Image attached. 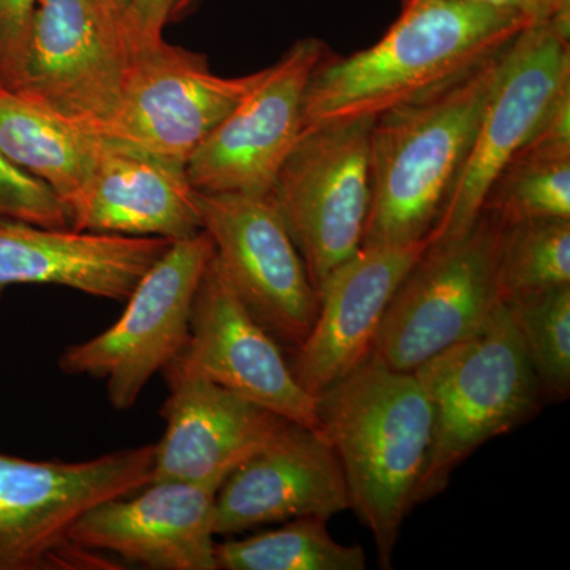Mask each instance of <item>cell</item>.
Returning a JSON list of instances; mask_svg holds the SVG:
<instances>
[{
	"label": "cell",
	"instance_id": "6da1fadb",
	"mask_svg": "<svg viewBox=\"0 0 570 570\" xmlns=\"http://www.w3.org/2000/svg\"><path fill=\"white\" fill-rule=\"evenodd\" d=\"M530 28L475 0H417L373 47L326 55L307 82L302 132L324 124L376 119L466 77Z\"/></svg>",
	"mask_w": 570,
	"mask_h": 570
},
{
	"label": "cell",
	"instance_id": "7a4b0ae2",
	"mask_svg": "<svg viewBox=\"0 0 570 570\" xmlns=\"http://www.w3.org/2000/svg\"><path fill=\"white\" fill-rule=\"evenodd\" d=\"M318 431L336 453L348 504L390 568L415 508L433 441V409L417 376L367 358L316 396Z\"/></svg>",
	"mask_w": 570,
	"mask_h": 570
},
{
	"label": "cell",
	"instance_id": "3957f363",
	"mask_svg": "<svg viewBox=\"0 0 570 570\" xmlns=\"http://www.w3.org/2000/svg\"><path fill=\"white\" fill-rule=\"evenodd\" d=\"M504 50L449 88L374 119L362 246L430 239L474 145Z\"/></svg>",
	"mask_w": 570,
	"mask_h": 570
},
{
	"label": "cell",
	"instance_id": "277c9868",
	"mask_svg": "<svg viewBox=\"0 0 570 570\" xmlns=\"http://www.w3.org/2000/svg\"><path fill=\"white\" fill-rule=\"evenodd\" d=\"M414 374L433 409V441L415 505L442 493L475 450L538 414L543 401L504 303Z\"/></svg>",
	"mask_w": 570,
	"mask_h": 570
},
{
	"label": "cell",
	"instance_id": "5b68a950",
	"mask_svg": "<svg viewBox=\"0 0 570 570\" xmlns=\"http://www.w3.org/2000/svg\"><path fill=\"white\" fill-rule=\"evenodd\" d=\"M154 444L86 461L28 460L0 452V570H116L71 540L82 513L151 483Z\"/></svg>",
	"mask_w": 570,
	"mask_h": 570
},
{
	"label": "cell",
	"instance_id": "8992f818",
	"mask_svg": "<svg viewBox=\"0 0 570 570\" xmlns=\"http://www.w3.org/2000/svg\"><path fill=\"white\" fill-rule=\"evenodd\" d=\"M502 227L482 213L461 238L428 246L390 299L371 360L414 373L482 326L501 303Z\"/></svg>",
	"mask_w": 570,
	"mask_h": 570
},
{
	"label": "cell",
	"instance_id": "52a82bcc",
	"mask_svg": "<svg viewBox=\"0 0 570 570\" xmlns=\"http://www.w3.org/2000/svg\"><path fill=\"white\" fill-rule=\"evenodd\" d=\"M373 122L354 119L302 132L269 193L317 295L326 277L363 245Z\"/></svg>",
	"mask_w": 570,
	"mask_h": 570
},
{
	"label": "cell",
	"instance_id": "ba28073f",
	"mask_svg": "<svg viewBox=\"0 0 570 570\" xmlns=\"http://www.w3.org/2000/svg\"><path fill=\"white\" fill-rule=\"evenodd\" d=\"M213 255L206 232L171 243L134 288L115 325L67 347L59 370L107 381L112 409L130 411L154 374L186 347L195 294Z\"/></svg>",
	"mask_w": 570,
	"mask_h": 570
},
{
	"label": "cell",
	"instance_id": "9c48e42d",
	"mask_svg": "<svg viewBox=\"0 0 570 570\" xmlns=\"http://www.w3.org/2000/svg\"><path fill=\"white\" fill-rule=\"evenodd\" d=\"M134 51L129 33L96 0H37L20 80L10 92L100 137Z\"/></svg>",
	"mask_w": 570,
	"mask_h": 570
},
{
	"label": "cell",
	"instance_id": "30bf717a",
	"mask_svg": "<svg viewBox=\"0 0 570 570\" xmlns=\"http://www.w3.org/2000/svg\"><path fill=\"white\" fill-rule=\"evenodd\" d=\"M570 86L569 31L530 26L502 52L501 71L466 164L431 232L430 246L461 238L482 213L494 179L521 151L551 105Z\"/></svg>",
	"mask_w": 570,
	"mask_h": 570
},
{
	"label": "cell",
	"instance_id": "8fae6325",
	"mask_svg": "<svg viewBox=\"0 0 570 570\" xmlns=\"http://www.w3.org/2000/svg\"><path fill=\"white\" fill-rule=\"evenodd\" d=\"M262 73L219 77L204 55L165 40L140 48L134 51L121 99L100 137L127 151L186 165Z\"/></svg>",
	"mask_w": 570,
	"mask_h": 570
},
{
	"label": "cell",
	"instance_id": "7c38bea8",
	"mask_svg": "<svg viewBox=\"0 0 570 570\" xmlns=\"http://www.w3.org/2000/svg\"><path fill=\"white\" fill-rule=\"evenodd\" d=\"M202 230L258 324L294 352L309 335L318 295L272 194L198 193Z\"/></svg>",
	"mask_w": 570,
	"mask_h": 570
},
{
	"label": "cell",
	"instance_id": "4fadbf2b",
	"mask_svg": "<svg viewBox=\"0 0 570 570\" xmlns=\"http://www.w3.org/2000/svg\"><path fill=\"white\" fill-rule=\"evenodd\" d=\"M328 55L322 40L296 41L264 69L253 91L195 149L186 164L198 193L269 194L302 135L311 75Z\"/></svg>",
	"mask_w": 570,
	"mask_h": 570
},
{
	"label": "cell",
	"instance_id": "5bb4252c",
	"mask_svg": "<svg viewBox=\"0 0 570 570\" xmlns=\"http://www.w3.org/2000/svg\"><path fill=\"white\" fill-rule=\"evenodd\" d=\"M179 370L209 379L298 425L318 430L316 397L296 381L283 347L250 314L217 261L206 266Z\"/></svg>",
	"mask_w": 570,
	"mask_h": 570
},
{
	"label": "cell",
	"instance_id": "9a60e30c",
	"mask_svg": "<svg viewBox=\"0 0 570 570\" xmlns=\"http://www.w3.org/2000/svg\"><path fill=\"white\" fill-rule=\"evenodd\" d=\"M160 409L164 436L154 444L151 482L220 489L224 480L272 444L291 420L209 381L168 365Z\"/></svg>",
	"mask_w": 570,
	"mask_h": 570
},
{
	"label": "cell",
	"instance_id": "2e32d148",
	"mask_svg": "<svg viewBox=\"0 0 570 570\" xmlns=\"http://www.w3.org/2000/svg\"><path fill=\"white\" fill-rule=\"evenodd\" d=\"M430 246H362L326 277L309 335L292 352L298 384L318 396L363 365L373 352L382 318L396 288Z\"/></svg>",
	"mask_w": 570,
	"mask_h": 570
},
{
	"label": "cell",
	"instance_id": "e0dca14e",
	"mask_svg": "<svg viewBox=\"0 0 570 570\" xmlns=\"http://www.w3.org/2000/svg\"><path fill=\"white\" fill-rule=\"evenodd\" d=\"M351 509L346 480L321 431L288 422L279 436L224 480L214 531L230 538L303 517L332 519Z\"/></svg>",
	"mask_w": 570,
	"mask_h": 570
},
{
	"label": "cell",
	"instance_id": "ac0fdd59",
	"mask_svg": "<svg viewBox=\"0 0 570 570\" xmlns=\"http://www.w3.org/2000/svg\"><path fill=\"white\" fill-rule=\"evenodd\" d=\"M216 494L217 489L197 483L151 482L137 497L108 499L82 513L71 540L145 569L219 570Z\"/></svg>",
	"mask_w": 570,
	"mask_h": 570
},
{
	"label": "cell",
	"instance_id": "d6986e66",
	"mask_svg": "<svg viewBox=\"0 0 570 570\" xmlns=\"http://www.w3.org/2000/svg\"><path fill=\"white\" fill-rule=\"evenodd\" d=\"M170 245L154 236L92 234L0 217V299L13 285H61L126 303Z\"/></svg>",
	"mask_w": 570,
	"mask_h": 570
},
{
	"label": "cell",
	"instance_id": "ffe728a7",
	"mask_svg": "<svg viewBox=\"0 0 570 570\" xmlns=\"http://www.w3.org/2000/svg\"><path fill=\"white\" fill-rule=\"evenodd\" d=\"M70 228L181 242L200 234L197 190L186 165L105 140L91 183L69 209Z\"/></svg>",
	"mask_w": 570,
	"mask_h": 570
},
{
	"label": "cell",
	"instance_id": "44dd1931",
	"mask_svg": "<svg viewBox=\"0 0 570 570\" xmlns=\"http://www.w3.org/2000/svg\"><path fill=\"white\" fill-rule=\"evenodd\" d=\"M105 140L0 88V149L71 206L91 183Z\"/></svg>",
	"mask_w": 570,
	"mask_h": 570
},
{
	"label": "cell",
	"instance_id": "7402d4cb",
	"mask_svg": "<svg viewBox=\"0 0 570 570\" xmlns=\"http://www.w3.org/2000/svg\"><path fill=\"white\" fill-rule=\"evenodd\" d=\"M217 569L223 570H365L360 546L337 542L326 520L303 517L284 527L246 539L216 543Z\"/></svg>",
	"mask_w": 570,
	"mask_h": 570
},
{
	"label": "cell",
	"instance_id": "603a6c76",
	"mask_svg": "<svg viewBox=\"0 0 570 570\" xmlns=\"http://www.w3.org/2000/svg\"><path fill=\"white\" fill-rule=\"evenodd\" d=\"M482 213L501 227L570 219V154L521 149L494 179Z\"/></svg>",
	"mask_w": 570,
	"mask_h": 570
},
{
	"label": "cell",
	"instance_id": "cb8c5ba5",
	"mask_svg": "<svg viewBox=\"0 0 570 570\" xmlns=\"http://www.w3.org/2000/svg\"><path fill=\"white\" fill-rule=\"evenodd\" d=\"M547 401L570 393V285L504 303Z\"/></svg>",
	"mask_w": 570,
	"mask_h": 570
},
{
	"label": "cell",
	"instance_id": "d4e9b609",
	"mask_svg": "<svg viewBox=\"0 0 570 570\" xmlns=\"http://www.w3.org/2000/svg\"><path fill=\"white\" fill-rule=\"evenodd\" d=\"M570 285V219L502 227L498 292L501 303Z\"/></svg>",
	"mask_w": 570,
	"mask_h": 570
},
{
	"label": "cell",
	"instance_id": "484cf974",
	"mask_svg": "<svg viewBox=\"0 0 570 570\" xmlns=\"http://www.w3.org/2000/svg\"><path fill=\"white\" fill-rule=\"evenodd\" d=\"M0 217L70 228L66 206L48 184L22 170L0 149Z\"/></svg>",
	"mask_w": 570,
	"mask_h": 570
},
{
	"label": "cell",
	"instance_id": "4316f807",
	"mask_svg": "<svg viewBox=\"0 0 570 570\" xmlns=\"http://www.w3.org/2000/svg\"><path fill=\"white\" fill-rule=\"evenodd\" d=\"M37 0H0V88L13 91L20 80Z\"/></svg>",
	"mask_w": 570,
	"mask_h": 570
},
{
	"label": "cell",
	"instance_id": "83f0119b",
	"mask_svg": "<svg viewBox=\"0 0 570 570\" xmlns=\"http://www.w3.org/2000/svg\"><path fill=\"white\" fill-rule=\"evenodd\" d=\"M178 0H130L127 32L134 50L164 40V28L174 17Z\"/></svg>",
	"mask_w": 570,
	"mask_h": 570
},
{
	"label": "cell",
	"instance_id": "f1b7e54d",
	"mask_svg": "<svg viewBox=\"0 0 570 570\" xmlns=\"http://www.w3.org/2000/svg\"><path fill=\"white\" fill-rule=\"evenodd\" d=\"M417 0H403V7ZM493 9L509 11L530 26L553 24L569 31L570 0H475Z\"/></svg>",
	"mask_w": 570,
	"mask_h": 570
},
{
	"label": "cell",
	"instance_id": "f546056e",
	"mask_svg": "<svg viewBox=\"0 0 570 570\" xmlns=\"http://www.w3.org/2000/svg\"><path fill=\"white\" fill-rule=\"evenodd\" d=\"M96 2L99 3L100 9L105 11L108 18L118 22L127 31V13H129L130 0H96Z\"/></svg>",
	"mask_w": 570,
	"mask_h": 570
},
{
	"label": "cell",
	"instance_id": "4dcf8cb0",
	"mask_svg": "<svg viewBox=\"0 0 570 570\" xmlns=\"http://www.w3.org/2000/svg\"><path fill=\"white\" fill-rule=\"evenodd\" d=\"M194 2H197V0H178L174 10V17H179L183 11L190 9V7L194 6Z\"/></svg>",
	"mask_w": 570,
	"mask_h": 570
}]
</instances>
